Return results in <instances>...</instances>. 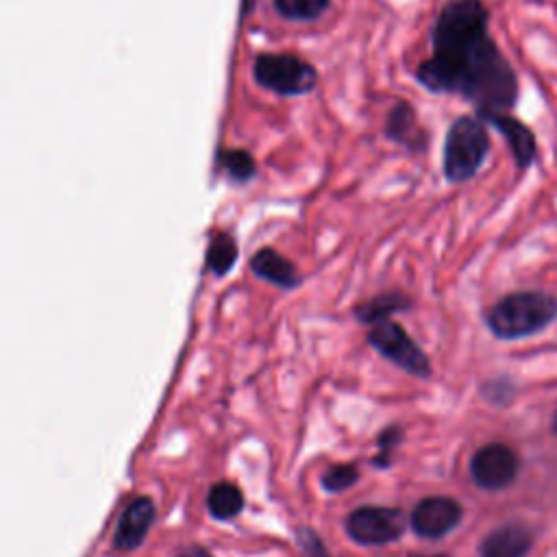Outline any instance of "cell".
Returning a JSON list of instances; mask_svg holds the SVG:
<instances>
[{
  "instance_id": "ac0fdd59",
  "label": "cell",
  "mask_w": 557,
  "mask_h": 557,
  "mask_svg": "<svg viewBox=\"0 0 557 557\" xmlns=\"http://www.w3.org/2000/svg\"><path fill=\"white\" fill-rule=\"evenodd\" d=\"M360 479V470L355 464H338L331 466L323 475V488L327 492H344L357 484Z\"/></svg>"
},
{
  "instance_id": "2e32d148",
  "label": "cell",
  "mask_w": 557,
  "mask_h": 557,
  "mask_svg": "<svg viewBox=\"0 0 557 557\" xmlns=\"http://www.w3.org/2000/svg\"><path fill=\"white\" fill-rule=\"evenodd\" d=\"M275 5L288 20H316L327 11L329 0H275Z\"/></svg>"
},
{
  "instance_id": "30bf717a",
  "label": "cell",
  "mask_w": 557,
  "mask_h": 557,
  "mask_svg": "<svg viewBox=\"0 0 557 557\" xmlns=\"http://www.w3.org/2000/svg\"><path fill=\"white\" fill-rule=\"evenodd\" d=\"M479 118L490 122L494 129H499L507 142L512 146V153L516 159V166L525 170L529 168V164L534 162L536 157V140L534 133H531L523 122L514 120L512 116H505V111H497V109H479Z\"/></svg>"
},
{
  "instance_id": "5bb4252c",
  "label": "cell",
  "mask_w": 557,
  "mask_h": 557,
  "mask_svg": "<svg viewBox=\"0 0 557 557\" xmlns=\"http://www.w3.org/2000/svg\"><path fill=\"white\" fill-rule=\"evenodd\" d=\"M235 262H238V244H235V240L225 231L214 233L207 246V268L212 270L216 277H225L229 275V270L235 266Z\"/></svg>"
},
{
  "instance_id": "44dd1931",
  "label": "cell",
  "mask_w": 557,
  "mask_h": 557,
  "mask_svg": "<svg viewBox=\"0 0 557 557\" xmlns=\"http://www.w3.org/2000/svg\"><path fill=\"white\" fill-rule=\"evenodd\" d=\"M401 438H403V433H401V429H396V427H390V429L383 431L379 436V451L381 453L375 457L373 464L375 466H388L390 464V451L396 449V444L401 442Z\"/></svg>"
},
{
  "instance_id": "9c48e42d",
  "label": "cell",
  "mask_w": 557,
  "mask_h": 557,
  "mask_svg": "<svg viewBox=\"0 0 557 557\" xmlns=\"http://www.w3.org/2000/svg\"><path fill=\"white\" fill-rule=\"evenodd\" d=\"M157 507L151 497H135L125 510H122L116 534H114V549L118 551H135L146 542L148 534L155 525Z\"/></svg>"
},
{
  "instance_id": "cb8c5ba5",
  "label": "cell",
  "mask_w": 557,
  "mask_h": 557,
  "mask_svg": "<svg viewBox=\"0 0 557 557\" xmlns=\"http://www.w3.org/2000/svg\"><path fill=\"white\" fill-rule=\"evenodd\" d=\"M553 427H555V431H557V414H555V423H553Z\"/></svg>"
},
{
  "instance_id": "7402d4cb",
  "label": "cell",
  "mask_w": 557,
  "mask_h": 557,
  "mask_svg": "<svg viewBox=\"0 0 557 557\" xmlns=\"http://www.w3.org/2000/svg\"><path fill=\"white\" fill-rule=\"evenodd\" d=\"M177 557H214L212 553H209L205 547H188V549H183Z\"/></svg>"
},
{
  "instance_id": "e0dca14e",
  "label": "cell",
  "mask_w": 557,
  "mask_h": 557,
  "mask_svg": "<svg viewBox=\"0 0 557 557\" xmlns=\"http://www.w3.org/2000/svg\"><path fill=\"white\" fill-rule=\"evenodd\" d=\"M414 111L407 103H399L388 118V135L396 142H410V131H414Z\"/></svg>"
},
{
  "instance_id": "8fae6325",
  "label": "cell",
  "mask_w": 557,
  "mask_h": 557,
  "mask_svg": "<svg viewBox=\"0 0 557 557\" xmlns=\"http://www.w3.org/2000/svg\"><path fill=\"white\" fill-rule=\"evenodd\" d=\"M534 544V536L523 525H505L494 529L479 544L481 557H525Z\"/></svg>"
},
{
  "instance_id": "3957f363",
  "label": "cell",
  "mask_w": 557,
  "mask_h": 557,
  "mask_svg": "<svg viewBox=\"0 0 557 557\" xmlns=\"http://www.w3.org/2000/svg\"><path fill=\"white\" fill-rule=\"evenodd\" d=\"M490 151L488 133L475 118H460L447 133L444 144V175L453 183L470 179L484 164Z\"/></svg>"
},
{
  "instance_id": "8992f818",
  "label": "cell",
  "mask_w": 557,
  "mask_h": 557,
  "mask_svg": "<svg viewBox=\"0 0 557 557\" xmlns=\"http://www.w3.org/2000/svg\"><path fill=\"white\" fill-rule=\"evenodd\" d=\"M255 79L277 94H305L316 85V70L292 55H264L255 64Z\"/></svg>"
},
{
  "instance_id": "9a60e30c",
  "label": "cell",
  "mask_w": 557,
  "mask_h": 557,
  "mask_svg": "<svg viewBox=\"0 0 557 557\" xmlns=\"http://www.w3.org/2000/svg\"><path fill=\"white\" fill-rule=\"evenodd\" d=\"M405 307H410V301H407L401 294L390 292V294H381V296H377V299L360 305L355 314L364 325H377V323H381V320H388L390 314L401 312V309H405Z\"/></svg>"
},
{
  "instance_id": "6da1fadb",
  "label": "cell",
  "mask_w": 557,
  "mask_h": 557,
  "mask_svg": "<svg viewBox=\"0 0 557 557\" xmlns=\"http://www.w3.org/2000/svg\"><path fill=\"white\" fill-rule=\"evenodd\" d=\"M433 92H457L479 109L514 105L516 74L488 35V11L481 0H453L433 27V57L418 68Z\"/></svg>"
},
{
  "instance_id": "7c38bea8",
  "label": "cell",
  "mask_w": 557,
  "mask_h": 557,
  "mask_svg": "<svg viewBox=\"0 0 557 557\" xmlns=\"http://www.w3.org/2000/svg\"><path fill=\"white\" fill-rule=\"evenodd\" d=\"M251 270L253 275L259 277L262 281L272 283V286L283 288V290H292L301 283L299 270L290 262L288 257H283L279 251L275 249H259L253 259H251Z\"/></svg>"
},
{
  "instance_id": "d6986e66",
  "label": "cell",
  "mask_w": 557,
  "mask_h": 557,
  "mask_svg": "<svg viewBox=\"0 0 557 557\" xmlns=\"http://www.w3.org/2000/svg\"><path fill=\"white\" fill-rule=\"evenodd\" d=\"M220 164L229 172V177L235 181H246L253 177L255 162L246 151H225L220 155Z\"/></svg>"
},
{
  "instance_id": "7a4b0ae2",
  "label": "cell",
  "mask_w": 557,
  "mask_h": 557,
  "mask_svg": "<svg viewBox=\"0 0 557 557\" xmlns=\"http://www.w3.org/2000/svg\"><path fill=\"white\" fill-rule=\"evenodd\" d=\"M557 316V299L547 292H516L492 305L486 320L494 336L527 338L549 327Z\"/></svg>"
},
{
  "instance_id": "277c9868",
  "label": "cell",
  "mask_w": 557,
  "mask_h": 557,
  "mask_svg": "<svg viewBox=\"0 0 557 557\" xmlns=\"http://www.w3.org/2000/svg\"><path fill=\"white\" fill-rule=\"evenodd\" d=\"M405 527V514L396 507L366 505L357 507L346 518V534L364 547H381V544L399 540Z\"/></svg>"
},
{
  "instance_id": "ba28073f",
  "label": "cell",
  "mask_w": 557,
  "mask_h": 557,
  "mask_svg": "<svg viewBox=\"0 0 557 557\" xmlns=\"http://www.w3.org/2000/svg\"><path fill=\"white\" fill-rule=\"evenodd\" d=\"M462 505L447 499V497H431L420 501L414 512H412V529L416 531V536L427 538V540H436L447 536L449 531H453L462 521Z\"/></svg>"
},
{
  "instance_id": "603a6c76",
  "label": "cell",
  "mask_w": 557,
  "mask_h": 557,
  "mask_svg": "<svg viewBox=\"0 0 557 557\" xmlns=\"http://www.w3.org/2000/svg\"><path fill=\"white\" fill-rule=\"evenodd\" d=\"M412 557H442V555H412Z\"/></svg>"
},
{
  "instance_id": "5b68a950",
  "label": "cell",
  "mask_w": 557,
  "mask_h": 557,
  "mask_svg": "<svg viewBox=\"0 0 557 557\" xmlns=\"http://www.w3.org/2000/svg\"><path fill=\"white\" fill-rule=\"evenodd\" d=\"M368 342L375 351H379L383 357H388L390 362L401 366L410 375L416 377H429L431 375V364L427 360L425 351L410 338L401 325L392 323V320H381V323L373 325L368 333Z\"/></svg>"
},
{
  "instance_id": "52a82bcc",
  "label": "cell",
  "mask_w": 557,
  "mask_h": 557,
  "mask_svg": "<svg viewBox=\"0 0 557 557\" xmlns=\"http://www.w3.org/2000/svg\"><path fill=\"white\" fill-rule=\"evenodd\" d=\"M518 455L505 447V444H488L479 449L470 462V473H473L475 484L486 490H501L510 486L518 475Z\"/></svg>"
},
{
  "instance_id": "4fadbf2b",
  "label": "cell",
  "mask_w": 557,
  "mask_h": 557,
  "mask_svg": "<svg viewBox=\"0 0 557 557\" xmlns=\"http://www.w3.org/2000/svg\"><path fill=\"white\" fill-rule=\"evenodd\" d=\"M207 510L218 521H231L244 510V494L231 481H220L207 494Z\"/></svg>"
},
{
  "instance_id": "ffe728a7",
  "label": "cell",
  "mask_w": 557,
  "mask_h": 557,
  "mask_svg": "<svg viewBox=\"0 0 557 557\" xmlns=\"http://www.w3.org/2000/svg\"><path fill=\"white\" fill-rule=\"evenodd\" d=\"M296 540H299V547L303 551V557H331L327 551L325 542L320 540L314 529H299L296 531Z\"/></svg>"
}]
</instances>
